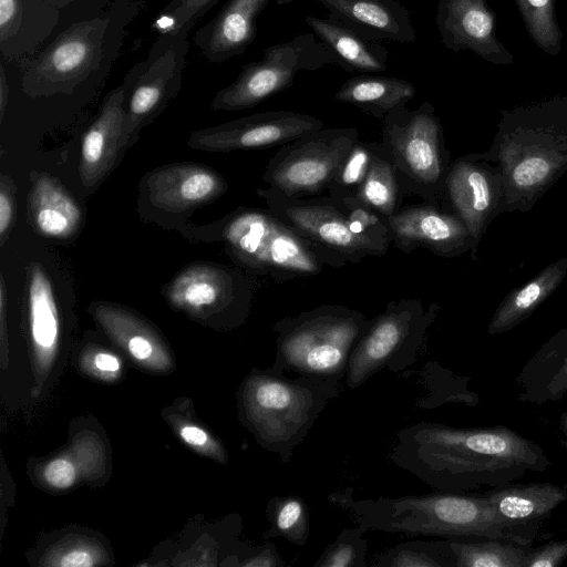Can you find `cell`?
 I'll return each mask as SVG.
<instances>
[{"label": "cell", "mask_w": 567, "mask_h": 567, "mask_svg": "<svg viewBox=\"0 0 567 567\" xmlns=\"http://www.w3.org/2000/svg\"><path fill=\"white\" fill-rule=\"evenodd\" d=\"M92 556L85 550H74L63 556L60 565L70 567L92 566Z\"/></svg>", "instance_id": "ee69618b"}, {"label": "cell", "mask_w": 567, "mask_h": 567, "mask_svg": "<svg viewBox=\"0 0 567 567\" xmlns=\"http://www.w3.org/2000/svg\"><path fill=\"white\" fill-rule=\"evenodd\" d=\"M323 126L321 120L308 114L268 111L196 131L187 144L209 152L266 148L280 146Z\"/></svg>", "instance_id": "9a60e30c"}, {"label": "cell", "mask_w": 567, "mask_h": 567, "mask_svg": "<svg viewBox=\"0 0 567 567\" xmlns=\"http://www.w3.org/2000/svg\"><path fill=\"white\" fill-rule=\"evenodd\" d=\"M401 186L396 169L381 142H375L371 165L357 198L384 218L400 208Z\"/></svg>", "instance_id": "f546056e"}, {"label": "cell", "mask_w": 567, "mask_h": 567, "mask_svg": "<svg viewBox=\"0 0 567 567\" xmlns=\"http://www.w3.org/2000/svg\"><path fill=\"white\" fill-rule=\"evenodd\" d=\"M223 236L240 264L276 281L316 276L324 265L310 244L269 209L234 214Z\"/></svg>", "instance_id": "ba28073f"}, {"label": "cell", "mask_w": 567, "mask_h": 567, "mask_svg": "<svg viewBox=\"0 0 567 567\" xmlns=\"http://www.w3.org/2000/svg\"><path fill=\"white\" fill-rule=\"evenodd\" d=\"M328 499L348 512L365 530L516 542L496 523L485 494L435 491L400 497L357 498L353 489L348 487L343 492L330 493Z\"/></svg>", "instance_id": "277c9868"}, {"label": "cell", "mask_w": 567, "mask_h": 567, "mask_svg": "<svg viewBox=\"0 0 567 567\" xmlns=\"http://www.w3.org/2000/svg\"><path fill=\"white\" fill-rule=\"evenodd\" d=\"M219 0H172L165 8L175 29L193 28Z\"/></svg>", "instance_id": "74e56055"}, {"label": "cell", "mask_w": 567, "mask_h": 567, "mask_svg": "<svg viewBox=\"0 0 567 567\" xmlns=\"http://www.w3.org/2000/svg\"><path fill=\"white\" fill-rule=\"evenodd\" d=\"M330 17L371 40L400 43L415 41L409 11L396 0H317Z\"/></svg>", "instance_id": "603a6c76"}, {"label": "cell", "mask_w": 567, "mask_h": 567, "mask_svg": "<svg viewBox=\"0 0 567 567\" xmlns=\"http://www.w3.org/2000/svg\"><path fill=\"white\" fill-rule=\"evenodd\" d=\"M28 299L33 341L41 349H52L59 334L58 310L51 281L35 262L29 268Z\"/></svg>", "instance_id": "4dcf8cb0"}, {"label": "cell", "mask_w": 567, "mask_h": 567, "mask_svg": "<svg viewBox=\"0 0 567 567\" xmlns=\"http://www.w3.org/2000/svg\"><path fill=\"white\" fill-rule=\"evenodd\" d=\"M125 100L123 84L112 90L83 135L79 169L86 187L97 184L111 171L121 147L128 140L124 128Z\"/></svg>", "instance_id": "d6986e66"}, {"label": "cell", "mask_w": 567, "mask_h": 567, "mask_svg": "<svg viewBox=\"0 0 567 567\" xmlns=\"http://www.w3.org/2000/svg\"><path fill=\"white\" fill-rule=\"evenodd\" d=\"M60 11L47 0H0V52L23 64L59 30Z\"/></svg>", "instance_id": "ac0fdd59"}, {"label": "cell", "mask_w": 567, "mask_h": 567, "mask_svg": "<svg viewBox=\"0 0 567 567\" xmlns=\"http://www.w3.org/2000/svg\"><path fill=\"white\" fill-rule=\"evenodd\" d=\"M560 424H561V429H563V431L565 433V436L567 439V413H563L561 414Z\"/></svg>", "instance_id": "7dc6e473"}, {"label": "cell", "mask_w": 567, "mask_h": 567, "mask_svg": "<svg viewBox=\"0 0 567 567\" xmlns=\"http://www.w3.org/2000/svg\"><path fill=\"white\" fill-rule=\"evenodd\" d=\"M365 529L358 525L342 529L338 537L326 547L313 567H364L367 566L368 542Z\"/></svg>", "instance_id": "8d00e7d4"}, {"label": "cell", "mask_w": 567, "mask_h": 567, "mask_svg": "<svg viewBox=\"0 0 567 567\" xmlns=\"http://www.w3.org/2000/svg\"><path fill=\"white\" fill-rule=\"evenodd\" d=\"M61 13L59 30L65 25L96 16L105 10L112 0H47ZM58 30V31H59ZM56 31V32H58Z\"/></svg>", "instance_id": "f35d334b"}, {"label": "cell", "mask_w": 567, "mask_h": 567, "mask_svg": "<svg viewBox=\"0 0 567 567\" xmlns=\"http://www.w3.org/2000/svg\"><path fill=\"white\" fill-rule=\"evenodd\" d=\"M377 566L381 567H446L455 566L450 539L404 542L383 553Z\"/></svg>", "instance_id": "836d02e7"}, {"label": "cell", "mask_w": 567, "mask_h": 567, "mask_svg": "<svg viewBox=\"0 0 567 567\" xmlns=\"http://www.w3.org/2000/svg\"><path fill=\"white\" fill-rule=\"evenodd\" d=\"M415 93L414 85L403 79L358 75L348 79L334 99L382 121L394 110L405 106Z\"/></svg>", "instance_id": "83f0119b"}, {"label": "cell", "mask_w": 567, "mask_h": 567, "mask_svg": "<svg viewBox=\"0 0 567 567\" xmlns=\"http://www.w3.org/2000/svg\"><path fill=\"white\" fill-rule=\"evenodd\" d=\"M250 285L233 271L213 265H193L168 285L167 298L178 308L198 311L227 306L237 299L249 301Z\"/></svg>", "instance_id": "cb8c5ba5"}, {"label": "cell", "mask_w": 567, "mask_h": 567, "mask_svg": "<svg viewBox=\"0 0 567 567\" xmlns=\"http://www.w3.org/2000/svg\"><path fill=\"white\" fill-rule=\"evenodd\" d=\"M385 219L392 243L404 254L425 248L436 256L453 258L472 250L467 226L444 207L427 203L408 205Z\"/></svg>", "instance_id": "2e32d148"}, {"label": "cell", "mask_w": 567, "mask_h": 567, "mask_svg": "<svg viewBox=\"0 0 567 567\" xmlns=\"http://www.w3.org/2000/svg\"><path fill=\"white\" fill-rule=\"evenodd\" d=\"M257 193L275 216L310 244L324 265L339 269L389 250L391 243L357 233L328 195L295 198L271 187Z\"/></svg>", "instance_id": "30bf717a"}, {"label": "cell", "mask_w": 567, "mask_h": 567, "mask_svg": "<svg viewBox=\"0 0 567 567\" xmlns=\"http://www.w3.org/2000/svg\"><path fill=\"white\" fill-rule=\"evenodd\" d=\"M502 202L501 171L482 153L466 154L452 162L445 182L443 205L467 226L473 239L470 251L473 261L477 260L480 241L492 220L502 214Z\"/></svg>", "instance_id": "5bb4252c"}, {"label": "cell", "mask_w": 567, "mask_h": 567, "mask_svg": "<svg viewBox=\"0 0 567 567\" xmlns=\"http://www.w3.org/2000/svg\"><path fill=\"white\" fill-rule=\"evenodd\" d=\"M567 257L547 265L525 285L509 291L495 310L488 334L507 332L528 318L564 281Z\"/></svg>", "instance_id": "4316f807"}, {"label": "cell", "mask_w": 567, "mask_h": 567, "mask_svg": "<svg viewBox=\"0 0 567 567\" xmlns=\"http://www.w3.org/2000/svg\"><path fill=\"white\" fill-rule=\"evenodd\" d=\"M35 229L51 238H69L79 228L82 212L68 190L53 177L40 175L29 195Z\"/></svg>", "instance_id": "484cf974"}, {"label": "cell", "mask_w": 567, "mask_h": 567, "mask_svg": "<svg viewBox=\"0 0 567 567\" xmlns=\"http://www.w3.org/2000/svg\"><path fill=\"white\" fill-rule=\"evenodd\" d=\"M359 140L355 127H322L279 146L262 181L281 194L311 197L327 190L336 171Z\"/></svg>", "instance_id": "7c38bea8"}, {"label": "cell", "mask_w": 567, "mask_h": 567, "mask_svg": "<svg viewBox=\"0 0 567 567\" xmlns=\"http://www.w3.org/2000/svg\"><path fill=\"white\" fill-rule=\"evenodd\" d=\"M567 540L549 542L538 548L528 549L524 567H566Z\"/></svg>", "instance_id": "ab89813d"}, {"label": "cell", "mask_w": 567, "mask_h": 567, "mask_svg": "<svg viewBox=\"0 0 567 567\" xmlns=\"http://www.w3.org/2000/svg\"><path fill=\"white\" fill-rule=\"evenodd\" d=\"M13 195L10 184L3 178L0 186V238L3 245L13 220Z\"/></svg>", "instance_id": "b9f144b4"}, {"label": "cell", "mask_w": 567, "mask_h": 567, "mask_svg": "<svg viewBox=\"0 0 567 567\" xmlns=\"http://www.w3.org/2000/svg\"><path fill=\"white\" fill-rule=\"evenodd\" d=\"M340 391L334 381L303 375L289 379L271 369L257 372L247 383V417L259 443L288 463Z\"/></svg>", "instance_id": "8992f818"}, {"label": "cell", "mask_w": 567, "mask_h": 567, "mask_svg": "<svg viewBox=\"0 0 567 567\" xmlns=\"http://www.w3.org/2000/svg\"><path fill=\"white\" fill-rule=\"evenodd\" d=\"M140 10L141 0H112L101 13L60 29L21 70L20 91L28 97L42 99L99 87Z\"/></svg>", "instance_id": "3957f363"}, {"label": "cell", "mask_w": 567, "mask_h": 567, "mask_svg": "<svg viewBox=\"0 0 567 567\" xmlns=\"http://www.w3.org/2000/svg\"><path fill=\"white\" fill-rule=\"evenodd\" d=\"M456 567H524L527 548L516 542L486 538L483 542L450 539Z\"/></svg>", "instance_id": "1f68e13d"}, {"label": "cell", "mask_w": 567, "mask_h": 567, "mask_svg": "<svg viewBox=\"0 0 567 567\" xmlns=\"http://www.w3.org/2000/svg\"><path fill=\"white\" fill-rule=\"evenodd\" d=\"M189 30L184 27L159 33L147 56L125 76L124 128L127 138L159 114L178 93L189 49Z\"/></svg>", "instance_id": "4fadbf2b"}, {"label": "cell", "mask_w": 567, "mask_h": 567, "mask_svg": "<svg viewBox=\"0 0 567 567\" xmlns=\"http://www.w3.org/2000/svg\"><path fill=\"white\" fill-rule=\"evenodd\" d=\"M330 64H337L333 55L313 33L295 35L266 48L259 61L246 64L231 84L216 93L212 109H251L290 87L298 73Z\"/></svg>", "instance_id": "8fae6325"}, {"label": "cell", "mask_w": 567, "mask_h": 567, "mask_svg": "<svg viewBox=\"0 0 567 567\" xmlns=\"http://www.w3.org/2000/svg\"><path fill=\"white\" fill-rule=\"evenodd\" d=\"M181 435L185 442L192 445L199 446L207 442V434L197 426H184L181 431Z\"/></svg>", "instance_id": "f6af8a7d"}, {"label": "cell", "mask_w": 567, "mask_h": 567, "mask_svg": "<svg viewBox=\"0 0 567 567\" xmlns=\"http://www.w3.org/2000/svg\"><path fill=\"white\" fill-rule=\"evenodd\" d=\"M440 309L437 303L425 309L420 298L390 301L370 319L350 355L344 378L348 388L358 389L382 370L396 373L412 365Z\"/></svg>", "instance_id": "9c48e42d"}, {"label": "cell", "mask_w": 567, "mask_h": 567, "mask_svg": "<svg viewBox=\"0 0 567 567\" xmlns=\"http://www.w3.org/2000/svg\"><path fill=\"white\" fill-rule=\"evenodd\" d=\"M517 381L527 385L523 400L542 403L559 400L567 392V329L553 336L528 362Z\"/></svg>", "instance_id": "f1b7e54d"}, {"label": "cell", "mask_w": 567, "mask_h": 567, "mask_svg": "<svg viewBox=\"0 0 567 567\" xmlns=\"http://www.w3.org/2000/svg\"><path fill=\"white\" fill-rule=\"evenodd\" d=\"M271 523L269 534L303 546L310 535L309 511L302 498L295 495L275 496L268 504Z\"/></svg>", "instance_id": "e575fe53"}, {"label": "cell", "mask_w": 567, "mask_h": 567, "mask_svg": "<svg viewBox=\"0 0 567 567\" xmlns=\"http://www.w3.org/2000/svg\"><path fill=\"white\" fill-rule=\"evenodd\" d=\"M44 478L54 487H70L75 480L74 466L68 460H54L47 465L44 470Z\"/></svg>", "instance_id": "60d3db41"}, {"label": "cell", "mask_w": 567, "mask_h": 567, "mask_svg": "<svg viewBox=\"0 0 567 567\" xmlns=\"http://www.w3.org/2000/svg\"><path fill=\"white\" fill-rule=\"evenodd\" d=\"M94 359L96 368L101 371L115 372L120 368L117 358L110 353H97Z\"/></svg>", "instance_id": "bcb514c9"}, {"label": "cell", "mask_w": 567, "mask_h": 567, "mask_svg": "<svg viewBox=\"0 0 567 567\" xmlns=\"http://www.w3.org/2000/svg\"><path fill=\"white\" fill-rule=\"evenodd\" d=\"M151 203L168 212H182L217 198L227 189L225 179L209 167L194 164L164 166L146 182Z\"/></svg>", "instance_id": "7402d4cb"}, {"label": "cell", "mask_w": 567, "mask_h": 567, "mask_svg": "<svg viewBox=\"0 0 567 567\" xmlns=\"http://www.w3.org/2000/svg\"><path fill=\"white\" fill-rule=\"evenodd\" d=\"M496 18L487 0H440L435 23L444 47L470 50L496 65L514 64L513 54L496 35Z\"/></svg>", "instance_id": "e0dca14e"}, {"label": "cell", "mask_w": 567, "mask_h": 567, "mask_svg": "<svg viewBox=\"0 0 567 567\" xmlns=\"http://www.w3.org/2000/svg\"><path fill=\"white\" fill-rule=\"evenodd\" d=\"M369 322L362 312L343 305H322L285 317L272 327L276 354L270 369L341 383Z\"/></svg>", "instance_id": "5b68a950"}, {"label": "cell", "mask_w": 567, "mask_h": 567, "mask_svg": "<svg viewBox=\"0 0 567 567\" xmlns=\"http://www.w3.org/2000/svg\"><path fill=\"white\" fill-rule=\"evenodd\" d=\"M483 156L503 178L502 213H526L567 172V95L502 111Z\"/></svg>", "instance_id": "7a4b0ae2"}, {"label": "cell", "mask_w": 567, "mask_h": 567, "mask_svg": "<svg viewBox=\"0 0 567 567\" xmlns=\"http://www.w3.org/2000/svg\"><path fill=\"white\" fill-rule=\"evenodd\" d=\"M381 143L396 169L402 195L442 207L452 161L433 105L423 102L415 110L402 106L388 114Z\"/></svg>", "instance_id": "52a82bcc"}, {"label": "cell", "mask_w": 567, "mask_h": 567, "mask_svg": "<svg viewBox=\"0 0 567 567\" xmlns=\"http://www.w3.org/2000/svg\"><path fill=\"white\" fill-rule=\"evenodd\" d=\"M307 25L347 72L373 73L388 66L389 52L333 18L306 17Z\"/></svg>", "instance_id": "d4e9b609"}, {"label": "cell", "mask_w": 567, "mask_h": 567, "mask_svg": "<svg viewBox=\"0 0 567 567\" xmlns=\"http://www.w3.org/2000/svg\"><path fill=\"white\" fill-rule=\"evenodd\" d=\"M375 142L358 140L339 164L327 192L339 200L357 196L369 172Z\"/></svg>", "instance_id": "d590c367"}, {"label": "cell", "mask_w": 567, "mask_h": 567, "mask_svg": "<svg viewBox=\"0 0 567 567\" xmlns=\"http://www.w3.org/2000/svg\"><path fill=\"white\" fill-rule=\"evenodd\" d=\"M270 0H228L194 35V44L212 63L241 54L255 40L257 18Z\"/></svg>", "instance_id": "ffe728a7"}, {"label": "cell", "mask_w": 567, "mask_h": 567, "mask_svg": "<svg viewBox=\"0 0 567 567\" xmlns=\"http://www.w3.org/2000/svg\"><path fill=\"white\" fill-rule=\"evenodd\" d=\"M555 1L515 0L529 38L544 53L551 56L560 53L563 40Z\"/></svg>", "instance_id": "d6a6232c"}, {"label": "cell", "mask_w": 567, "mask_h": 567, "mask_svg": "<svg viewBox=\"0 0 567 567\" xmlns=\"http://www.w3.org/2000/svg\"><path fill=\"white\" fill-rule=\"evenodd\" d=\"M391 460L435 491L450 493L495 489L550 465L540 445L507 426L463 429L425 421L396 433Z\"/></svg>", "instance_id": "6da1fadb"}, {"label": "cell", "mask_w": 567, "mask_h": 567, "mask_svg": "<svg viewBox=\"0 0 567 567\" xmlns=\"http://www.w3.org/2000/svg\"><path fill=\"white\" fill-rule=\"evenodd\" d=\"M485 495L496 523L524 546L522 528L537 526L567 501V491L550 483L509 484Z\"/></svg>", "instance_id": "44dd1931"}, {"label": "cell", "mask_w": 567, "mask_h": 567, "mask_svg": "<svg viewBox=\"0 0 567 567\" xmlns=\"http://www.w3.org/2000/svg\"><path fill=\"white\" fill-rule=\"evenodd\" d=\"M127 347L130 352L136 359L144 360L151 357L153 353V344L143 334H130Z\"/></svg>", "instance_id": "7bdbcfd3"}]
</instances>
